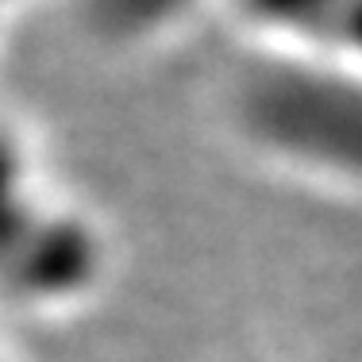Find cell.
I'll return each mask as SVG.
<instances>
[{"label": "cell", "instance_id": "2", "mask_svg": "<svg viewBox=\"0 0 362 362\" xmlns=\"http://www.w3.org/2000/svg\"><path fill=\"white\" fill-rule=\"evenodd\" d=\"M105 274V231L42 166L28 132L0 112V300L58 313L89 300Z\"/></svg>", "mask_w": 362, "mask_h": 362}, {"label": "cell", "instance_id": "1", "mask_svg": "<svg viewBox=\"0 0 362 362\" xmlns=\"http://www.w3.org/2000/svg\"><path fill=\"white\" fill-rule=\"evenodd\" d=\"M220 127L266 170L362 197V81L247 47L220 89Z\"/></svg>", "mask_w": 362, "mask_h": 362}, {"label": "cell", "instance_id": "3", "mask_svg": "<svg viewBox=\"0 0 362 362\" xmlns=\"http://www.w3.org/2000/svg\"><path fill=\"white\" fill-rule=\"evenodd\" d=\"M239 362H262V358H239Z\"/></svg>", "mask_w": 362, "mask_h": 362}]
</instances>
